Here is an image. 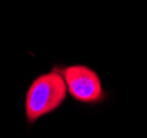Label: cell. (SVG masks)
<instances>
[{
    "label": "cell",
    "mask_w": 147,
    "mask_h": 138,
    "mask_svg": "<svg viewBox=\"0 0 147 138\" xmlns=\"http://www.w3.org/2000/svg\"><path fill=\"white\" fill-rule=\"evenodd\" d=\"M67 98V90L62 75L51 67L31 81L24 96V116L28 126L59 110Z\"/></svg>",
    "instance_id": "obj_1"
},
{
    "label": "cell",
    "mask_w": 147,
    "mask_h": 138,
    "mask_svg": "<svg viewBox=\"0 0 147 138\" xmlns=\"http://www.w3.org/2000/svg\"><path fill=\"white\" fill-rule=\"evenodd\" d=\"M52 67L62 75L67 95L78 104L94 107L109 100L110 93L104 88L102 79L95 69L83 63L69 65L55 63Z\"/></svg>",
    "instance_id": "obj_2"
}]
</instances>
